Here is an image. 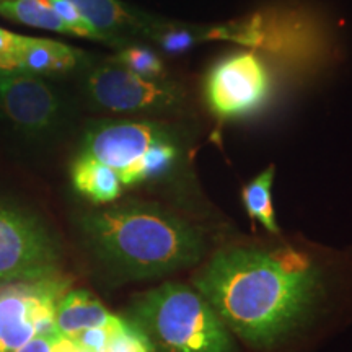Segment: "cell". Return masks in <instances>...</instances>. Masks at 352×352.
I'll use <instances>...</instances> for the list:
<instances>
[{"label": "cell", "mask_w": 352, "mask_h": 352, "mask_svg": "<svg viewBox=\"0 0 352 352\" xmlns=\"http://www.w3.org/2000/svg\"><path fill=\"white\" fill-rule=\"evenodd\" d=\"M228 331L270 347L302 323L323 290L314 259L294 248H230L195 277Z\"/></svg>", "instance_id": "1"}, {"label": "cell", "mask_w": 352, "mask_h": 352, "mask_svg": "<svg viewBox=\"0 0 352 352\" xmlns=\"http://www.w3.org/2000/svg\"><path fill=\"white\" fill-rule=\"evenodd\" d=\"M101 259L131 277H157L196 264L204 254L199 232L155 204L132 202L82 220Z\"/></svg>", "instance_id": "2"}, {"label": "cell", "mask_w": 352, "mask_h": 352, "mask_svg": "<svg viewBox=\"0 0 352 352\" xmlns=\"http://www.w3.org/2000/svg\"><path fill=\"white\" fill-rule=\"evenodd\" d=\"M204 41L235 43L300 76L323 72L340 51L328 21L292 2L267 3L227 23L204 26Z\"/></svg>", "instance_id": "3"}, {"label": "cell", "mask_w": 352, "mask_h": 352, "mask_svg": "<svg viewBox=\"0 0 352 352\" xmlns=\"http://www.w3.org/2000/svg\"><path fill=\"white\" fill-rule=\"evenodd\" d=\"M132 315L157 352L233 349L230 331L210 303L183 284H165L144 294Z\"/></svg>", "instance_id": "4"}, {"label": "cell", "mask_w": 352, "mask_h": 352, "mask_svg": "<svg viewBox=\"0 0 352 352\" xmlns=\"http://www.w3.org/2000/svg\"><path fill=\"white\" fill-rule=\"evenodd\" d=\"M82 153L113 168L124 186H138L168 173L179 151L170 127L153 121L120 120L91 126Z\"/></svg>", "instance_id": "5"}, {"label": "cell", "mask_w": 352, "mask_h": 352, "mask_svg": "<svg viewBox=\"0 0 352 352\" xmlns=\"http://www.w3.org/2000/svg\"><path fill=\"white\" fill-rule=\"evenodd\" d=\"M67 283L56 274L0 285V352H15L38 336L54 338L56 311Z\"/></svg>", "instance_id": "6"}, {"label": "cell", "mask_w": 352, "mask_h": 352, "mask_svg": "<svg viewBox=\"0 0 352 352\" xmlns=\"http://www.w3.org/2000/svg\"><path fill=\"white\" fill-rule=\"evenodd\" d=\"M272 90L263 57L243 50L223 56L206 76V103L220 120H240L261 109Z\"/></svg>", "instance_id": "7"}, {"label": "cell", "mask_w": 352, "mask_h": 352, "mask_svg": "<svg viewBox=\"0 0 352 352\" xmlns=\"http://www.w3.org/2000/svg\"><path fill=\"white\" fill-rule=\"evenodd\" d=\"M87 94L96 107L113 113L171 111L184 103L182 88L166 78H145L118 64L95 67Z\"/></svg>", "instance_id": "8"}, {"label": "cell", "mask_w": 352, "mask_h": 352, "mask_svg": "<svg viewBox=\"0 0 352 352\" xmlns=\"http://www.w3.org/2000/svg\"><path fill=\"white\" fill-rule=\"evenodd\" d=\"M57 254L36 219L0 204V284L56 274Z\"/></svg>", "instance_id": "9"}, {"label": "cell", "mask_w": 352, "mask_h": 352, "mask_svg": "<svg viewBox=\"0 0 352 352\" xmlns=\"http://www.w3.org/2000/svg\"><path fill=\"white\" fill-rule=\"evenodd\" d=\"M0 107L8 120L32 135H39L56 124L60 101L56 91L32 74L0 72Z\"/></svg>", "instance_id": "10"}, {"label": "cell", "mask_w": 352, "mask_h": 352, "mask_svg": "<svg viewBox=\"0 0 352 352\" xmlns=\"http://www.w3.org/2000/svg\"><path fill=\"white\" fill-rule=\"evenodd\" d=\"M78 13L104 38L107 43H120L124 33H144L151 38L158 20L139 15L120 0H69Z\"/></svg>", "instance_id": "11"}, {"label": "cell", "mask_w": 352, "mask_h": 352, "mask_svg": "<svg viewBox=\"0 0 352 352\" xmlns=\"http://www.w3.org/2000/svg\"><path fill=\"white\" fill-rule=\"evenodd\" d=\"M80 50L46 38L23 36L19 52V70L26 74H65L82 64Z\"/></svg>", "instance_id": "12"}, {"label": "cell", "mask_w": 352, "mask_h": 352, "mask_svg": "<svg viewBox=\"0 0 352 352\" xmlns=\"http://www.w3.org/2000/svg\"><path fill=\"white\" fill-rule=\"evenodd\" d=\"M70 178L76 191L95 204L116 201L124 188L116 171L85 153H80L72 164Z\"/></svg>", "instance_id": "13"}, {"label": "cell", "mask_w": 352, "mask_h": 352, "mask_svg": "<svg viewBox=\"0 0 352 352\" xmlns=\"http://www.w3.org/2000/svg\"><path fill=\"white\" fill-rule=\"evenodd\" d=\"M113 315L87 290H72L60 298L56 311V329L60 336L74 338L83 329L107 324Z\"/></svg>", "instance_id": "14"}, {"label": "cell", "mask_w": 352, "mask_h": 352, "mask_svg": "<svg viewBox=\"0 0 352 352\" xmlns=\"http://www.w3.org/2000/svg\"><path fill=\"white\" fill-rule=\"evenodd\" d=\"M0 15L21 25L70 34L50 0H0Z\"/></svg>", "instance_id": "15"}, {"label": "cell", "mask_w": 352, "mask_h": 352, "mask_svg": "<svg viewBox=\"0 0 352 352\" xmlns=\"http://www.w3.org/2000/svg\"><path fill=\"white\" fill-rule=\"evenodd\" d=\"M272 182H274V166H270L246 184L241 191V199L250 217L258 220L271 233H279L271 199Z\"/></svg>", "instance_id": "16"}, {"label": "cell", "mask_w": 352, "mask_h": 352, "mask_svg": "<svg viewBox=\"0 0 352 352\" xmlns=\"http://www.w3.org/2000/svg\"><path fill=\"white\" fill-rule=\"evenodd\" d=\"M151 39L166 54H183L191 51L196 44L204 41V26H189L182 23L157 21Z\"/></svg>", "instance_id": "17"}, {"label": "cell", "mask_w": 352, "mask_h": 352, "mask_svg": "<svg viewBox=\"0 0 352 352\" xmlns=\"http://www.w3.org/2000/svg\"><path fill=\"white\" fill-rule=\"evenodd\" d=\"M108 328V340L100 352H157L147 334L134 321L114 315Z\"/></svg>", "instance_id": "18"}, {"label": "cell", "mask_w": 352, "mask_h": 352, "mask_svg": "<svg viewBox=\"0 0 352 352\" xmlns=\"http://www.w3.org/2000/svg\"><path fill=\"white\" fill-rule=\"evenodd\" d=\"M114 63L145 78H166V67L162 56L147 46H126L114 57Z\"/></svg>", "instance_id": "19"}, {"label": "cell", "mask_w": 352, "mask_h": 352, "mask_svg": "<svg viewBox=\"0 0 352 352\" xmlns=\"http://www.w3.org/2000/svg\"><path fill=\"white\" fill-rule=\"evenodd\" d=\"M23 36L0 28V67L7 72L19 70V52Z\"/></svg>", "instance_id": "20"}, {"label": "cell", "mask_w": 352, "mask_h": 352, "mask_svg": "<svg viewBox=\"0 0 352 352\" xmlns=\"http://www.w3.org/2000/svg\"><path fill=\"white\" fill-rule=\"evenodd\" d=\"M51 352H90V351L83 349L82 346H78L77 342L74 340H70V338H65V336H60V334H57L54 340H52Z\"/></svg>", "instance_id": "21"}, {"label": "cell", "mask_w": 352, "mask_h": 352, "mask_svg": "<svg viewBox=\"0 0 352 352\" xmlns=\"http://www.w3.org/2000/svg\"><path fill=\"white\" fill-rule=\"evenodd\" d=\"M54 338L38 336V338H34V340H32L30 342H26L25 346H21L20 349L15 351V352H51L52 340H54Z\"/></svg>", "instance_id": "22"}, {"label": "cell", "mask_w": 352, "mask_h": 352, "mask_svg": "<svg viewBox=\"0 0 352 352\" xmlns=\"http://www.w3.org/2000/svg\"><path fill=\"white\" fill-rule=\"evenodd\" d=\"M0 72H2V67H0Z\"/></svg>", "instance_id": "23"}]
</instances>
